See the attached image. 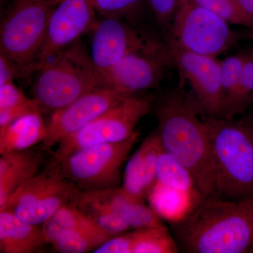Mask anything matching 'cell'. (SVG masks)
<instances>
[{
	"mask_svg": "<svg viewBox=\"0 0 253 253\" xmlns=\"http://www.w3.org/2000/svg\"><path fill=\"white\" fill-rule=\"evenodd\" d=\"M47 244L42 225L31 224L0 211V253H32Z\"/></svg>",
	"mask_w": 253,
	"mask_h": 253,
	"instance_id": "obj_18",
	"label": "cell"
},
{
	"mask_svg": "<svg viewBox=\"0 0 253 253\" xmlns=\"http://www.w3.org/2000/svg\"><path fill=\"white\" fill-rule=\"evenodd\" d=\"M46 126L41 111L28 113L0 130V154L31 149L42 144Z\"/></svg>",
	"mask_w": 253,
	"mask_h": 253,
	"instance_id": "obj_19",
	"label": "cell"
},
{
	"mask_svg": "<svg viewBox=\"0 0 253 253\" xmlns=\"http://www.w3.org/2000/svg\"><path fill=\"white\" fill-rule=\"evenodd\" d=\"M246 121H249L250 123H253V111L251 116H250L249 119L246 120Z\"/></svg>",
	"mask_w": 253,
	"mask_h": 253,
	"instance_id": "obj_35",
	"label": "cell"
},
{
	"mask_svg": "<svg viewBox=\"0 0 253 253\" xmlns=\"http://www.w3.org/2000/svg\"><path fill=\"white\" fill-rule=\"evenodd\" d=\"M78 191L63 174L59 163L52 160L44 170L20 186L0 211L42 225L60 208L71 203Z\"/></svg>",
	"mask_w": 253,
	"mask_h": 253,
	"instance_id": "obj_8",
	"label": "cell"
},
{
	"mask_svg": "<svg viewBox=\"0 0 253 253\" xmlns=\"http://www.w3.org/2000/svg\"><path fill=\"white\" fill-rule=\"evenodd\" d=\"M62 0H1L0 54L37 72L50 20Z\"/></svg>",
	"mask_w": 253,
	"mask_h": 253,
	"instance_id": "obj_4",
	"label": "cell"
},
{
	"mask_svg": "<svg viewBox=\"0 0 253 253\" xmlns=\"http://www.w3.org/2000/svg\"><path fill=\"white\" fill-rule=\"evenodd\" d=\"M95 0H62L50 20L38 68L59 51L92 31L97 21Z\"/></svg>",
	"mask_w": 253,
	"mask_h": 253,
	"instance_id": "obj_14",
	"label": "cell"
},
{
	"mask_svg": "<svg viewBox=\"0 0 253 253\" xmlns=\"http://www.w3.org/2000/svg\"><path fill=\"white\" fill-rule=\"evenodd\" d=\"M139 133L116 143L84 148L59 163L63 174L79 191H96L119 187L121 172ZM57 163V162H56Z\"/></svg>",
	"mask_w": 253,
	"mask_h": 253,
	"instance_id": "obj_7",
	"label": "cell"
},
{
	"mask_svg": "<svg viewBox=\"0 0 253 253\" xmlns=\"http://www.w3.org/2000/svg\"><path fill=\"white\" fill-rule=\"evenodd\" d=\"M163 150L157 129L149 134L128 159L122 186L138 199H148L157 182V163Z\"/></svg>",
	"mask_w": 253,
	"mask_h": 253,
	"instance_id": "obj_15",
	"label": "cell"
},
{
	"mask_svg": "<svg viewBox=\"0 0 253 253\" xmlns=\"http://www.w3.org/2000/svg\"><path fill=\"white\" fill-rule=\"evenodd\" d=\"M243 14L253 23V0H234Z\"/></svg>",
	"mask_w": 253,
	"mask_h": 253,
	"instance_id": "obj_33",
	"label": "cell"
},
{
	"mask_svg": "<svg viewBox=\"0 0 253 253\" xmlns=\"http://www.w3.org/2000/svg\"><path fill=\"white\" fill-rule=\"evenodd\" d=\"M131 253H177L179 246L165 225L131 231Z\"/></svg>",
	"mask_w": 253,
	"mask_h": 253,
	"instance_id": "obj_24",
	"label": "cell"
},
{
	"mask_svg": "<svg viewBox=\"0 0 253 253\" xmlns=\"http://www.w3.org/2000/svg\"><path fill=\"white\" fill-rule=\"evenodd\" d=\"M169 49L179 73V90L204 120L221 119L224 101L220 61L174 48Z\"/></svg>",
	"mask_w": 253,
	"mask_h": 253,
	"instance_id": "obj_11",
	"label": "cell"
},
{
	"mask_svg": "<svg viewBox=\"0 0 253 253\" xmlns=\"http://www.w3.org/2000/svg\"><path fill=\"white\" fill-rule=\"evenodd\" d=\"M150 11L166 35L173 21L181 0H147Z\"/></svg>",
	"mask_w": 253,
	"mask_h": 253,
	"instance_id": "obj_30",
	"label": "cell"
},
{
	"mask_svg": "<svg viewBox=\"0 0 253 253\" xmlns=\"http://www.w3.org/2000/svg\"><path fill=\"white\" fill-rule=\"evenodd\" d=\"M200 7L217 15L231 24L243 26L251 29L253 23L238 7L234 0H189Z\"/></svg>",
	"mask_w": 253,
	"mask_h": 253,
	"instance_id": "obj_28",
	"label": "cell"
},
{
	"mask_svg": "<svg viewBox=\"0 0 253 253\" xmlns=\"http://www.w3.org/2000/svg\"><path fill=\"white\" fill-rule=\"evenodd\" d=\"M179 251L186 253H247L253 249V198L201 200L173 221Z\"/></svg>",
	"mask_w": 253,
	"mask_h": 253,
	"instance_id": "obj_1",
	"label": "cell"
},
{
	"mask_svg": "<svg viewBox=\"0 0 253 253\" xmlns=\"http://www.w3.org/2000/svg\"><path fill=\"white\" fill-rule=\"evenodd\" d=\"M151 108L149 98L136 94L126 98L60 141L51 154L52 160L60 163L78 150L129 139L135 132L136 125L148 114Z\"/></svg>",
	"mask_w": 253,
	"mask_h": 253,
	"instance_id": "obj_9",
	"label": "cell"
},
{
	"mask_svg": "<svg viewBox=\"0 0 253 253\" xmlns=\"http://www.w3.org/2000/svg\"><path fill=\"white\" fill-rule=\"evenodd\" d=\"M156 184L189 195L194 200L196 205L200 201L192 176L164 149L158 159Z\"/></svg>",
	"mask_w": 253,
	"mask_h": 253,
	"instance_id": "obj_22",
	"label": "cell"
},
{
	"mask_svg": "<svg viewBox=\"0 0 253 253\" xmlns=\"http://www.w3.org/2000/svg\"><path fill=\"white\" fill-rule=\"evenodd\" d=\"M54 56L38 68L33 86V99L41 110L53 113L96 87L94 63L80 40Z\"/></svg>",
	"mask_w": 253,
	"mask_h": 253,
	"instance_id": "obj_5",
	"label": "cell"
},
{
	"mask_svg": "<svg viewBox=\"0 0 253 253\" xmlns=\"http://www.w3.org/2000/svg\"><path fill=\"white\" fill-rule=\"evenodd\" d=\"M253 103V52L246 53L244 67L235 106L234 117L246 111Z\"/></svg>",
	"mask_w": 253,
	"mask_h": 253,
	"instance_id": "obj_29",
	"label": "cell"
},
{
	"mask_svg": "<svg viewBox=\"0 0 253 253\" xmlns=\"http://www.w3.org/2000/svg\"><path fill=\"white\" fill-rule=\"evenodd\" d=\"M26 71L12 60L0 54V86L14 83L17 78L26 77Z\"/></svg>",
	"mask_w": 253,
	"mask_h": 253,
	"instance_id": "obj_32",
	"label": "cell"
},
{
	"mask_svg": "<svg viewBox=\"0 0 253 253\" xmlns=\"http://www.w3.org/2000/svg\"><path fill=\"white\" fill-rule=\"evenodd\" d=\"M244 36H246L249 39L253 40V28L249 29V31Z\"/></svg>",
	"mask_w": 253,
	"mask_h": 253,
	"instance_id": "obj_34",
	"label": "cell"
},
{
	"mask_svg": "<svg viewBox=\"0 0 253 253\" xmlns=\"http://www.w3.org/2000/svg\"><path fill=\"white\" fill-rule=\"evenodd\" d=\"M246 59V53L229 56L220 61L221 89L224 112L223 119H234V110Z\"/></svg>",
	"mask_w": 253,
	"mask_h": 253,
	"instance_id": "obj_25",
	"label": "cell"
},
{
	"mask_svg": "<svg viewBox=\"0 0 253 253\" xmlns=\"http://www.w3.org/2000/svg\"><path fill=\"white\" fill-rule=\"evenodd\" d=\"M145 0H95L96 14L134 23Z\"/></svg>",
	"mask_w": 253,
	"mask_h": 253,
	"instance_id": "obj_27",
	"label": "cell"
},
{
	"mask_svg": "<svg viewBox=\"0 0 253 253\" xmlns=\"http://www.w3.org/2000/svg\"><path fill=\"white\" fill-rule=\"evenodd\" d=\"M121 218L132 230L164 225L154 208L128 193L122 186L101 191H90Z\"/></svg>",
	"mask_w": 253,
	"mask_h": 253,
	"instance_id": "obj_17",
	"label": "cell"
},
{
	"mask_svg": "<svg viewBox=\"0 0 253 253\" xmlns=\"http://www.w3.org/2000/svg\"><path fill=\"white\" fill-rule=\"evenodd\" d=\"M156 117L163 149L189 171L200 201L214 196V166L206 121L179 88L161 98Z\"/></svg>",
	"mask_w": 253,
	"mask_h": 253,
	"instance_id": "obj_2",
	"label": "cell"
},
{
	"mask_svg": "<svg viewBox=\"0 0 253 253\" xmlns=\"http://www.w3.org/2000/svg\"><path fill=\"white\" fill-rule=\"evenodd\" d=\"M214 166V196L229 200L253 198V123L208 119Z\"/></svg>",
	"mask_w": 253,
	"mask_h": 253,
	"instance_id": "obj_3",
	"label": "cell"
},
{
	"mask_svg": "<svg viewBox=\"0 0 253 253\" xmlns=\"http://www.w3.org/2000/svg\"><path fill=\"white\" fill-rule=\"evenodd\" d=\"M42 229L46 242L49 244H52L59 236L66 233L78 231L107 233L100 229L71 203L56 211L42 224Z\"/></svg>",
	"mask_w": 253,
	"mask_h": 253,
	"instance_id": "obj_20",
	"label": "cell"
},
{
	"mask_svg": "<svg viewBox=\"0 0 253 253\" xmlns=\"http://www.w3.org/2000/svg\"><path fill=\"white\" fill-rule=\"evenodd\" d=\"M41 111L34 99L26 96L14 83L0 86V130L23 116Z\"/></svg>",
	"mask_w": 253,
	"mask_h": 253,
	"instance_id": "obj_23",
	"label": "cell"
},
{
	"mask_svg": "<svg viewBox=\"0 0 253 253\" xmlns=\"http://www.w3.org/2000/svg\"><path fill=\"white\" fill-rule=\"evenodd\" d=\"M173 63L166 41L158 39L144 47L128 53L112 67L96 73V87L127 95L156 89Z\"/></svg>",
	"mask_w": 253,
	"mask_h": 253,
	"instance_id": "obj_10",
	"label": "cell"
},
{
	"mask_svg": "<svg viewBox=\"0 0 253 253\" xmlns=\"http://www.w3.org/2000/svg\"></svg>",
	"mask_w": 253,
	"mask_h": 253,
	"instance_id": "obj_37",
	"label": "cell"
},
{
	"mask_svg": "<svg viewBox=\"0 0 253 253\" xmlns=\"http://www.w3.org/2000/svg\"><path fill=\"white\" fill-rule=\"evenodd\" d=\"M251 253H253V250H252V252H251Z\"/></svg>",
	"mask_w": 253,
	"mask_h": 253,
	"instance_id": "obj_36",
	"label": "cell"
},
{
	"mask_svg": "<svg viewBox=\"0 0 253 253\" xmlns=\"http://www.w3.org/2000/svg\"><path fill=\"white\" fill-rule=\"evenodd\" d=\"M132 234L126 231L108 240L93 251L94 253H131Z\"/></svg>",
	"mask_w": 253,
	"mask_h": 253,
	"instance_id": "obj_31",
	"label": "cell"
},
{
	"mask_svg": "<svg viewBox=\"0 0 253 253\" xmlns=\"http://www.w3.org/2000/svg\"><path fill=\"white\" fill-rule=\"evenodd\" d=\"M40 146L1 155L0 158V208L20 187L41 171L44 153Z\"/></svg>",
	"mask_w": 253,
	"mask_h": 253,
	"instance_id": "obj_16",
	"label": "cell"
},
{
	"mask_svg": "<svg viewBox=\"0 0 253 253\" xmlns=\"http://www.w3.org/2000/svg\"><path fill=\"white\" fill-rule=\"evenodd\" d=\"M114 236L105 232L78 231L69 232L59 236L51 246L57 252L84 253L95 251Z\"/></svg>",
	"mask_w": 253,
	"mask_h": 253,
	"instance_id": "obj_26",
	"label": "cell"
},
{
	"mask_svg": "<svg viewBox=\"0 0 253 253\" xmlns=\"http://www.w3.org/2000/svg\"><path fill=\"white\" fill-rule=\"evenodd\" d=\"M135 95V94H134ZM133 95L95 87L62 109L53 113L41 147L49 151L67 136Z\"/></svg>",
	"mask_w": 253,
	"mask_h": 253,
	"instance_id": "obj_12",
	"label": "cell"
},
{
	"mask_svg": "<svg viewBox=\"0 0 253 253\" xmlns=\"http://www.w3.org/2000/svg\"><path fill=\"white\" fill-rule=\"evenodd\" d=\"M100 229L116 236L131 230L129 226L90 191H78L71 201Z\"/></svg>",
	"mask_w": 253,
	"mask_h": 253,
	"instance_id": "obj_21",
	"label": "cell"
},
{
	"mask_svg": "<svg viewBox=\"0 0 253 253\" xmlns=\"http://www.w3.org/2000/svg\"><path fill=\"white\" fill-rule=\"evenodd\" d=\"M229 24L189 0H181L164 41L169 48L216 58L235 46L244 36Z\"/></svg>",
	"mask_w": 253,
	"mask_h": 253,
	"instance_id": "obj_6",
	"label": "cell"
},
{
	"mask_svg": "<svg viewBox=\"0 0 253 253\" xmlns=\"http://www.w3.org/2000/svg\"><path fill=\"white\" fill-rule=\"evenodd\" d=\"M134 25L115 18H103L97 21L91 31L90 52L96 73L112 67L128 53L159 39Z\"/></svg>",
	"mask_w": 253,
	"mask_h": 253,
	"instance_id": "obj_13",
	"label": "cell"
}]
</instances>
